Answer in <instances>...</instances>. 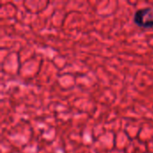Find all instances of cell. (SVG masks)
Listing matches in <instances>:
<instances>
[{"label": "cell", "instance_id": "1", "mask_svg": "<svg viewBox=\"0 0 153 153\" xmlns=\"http://www.w3.org/2000/svg\"><path fill=\"white\" fill-rule=\"evenodd\" d=\"M134 23L144 29H151L153 27V11L150 7L139 9L134 15Z\"/></svg>", "mask_w": 153, "mask_h": 153}]
</instances>
